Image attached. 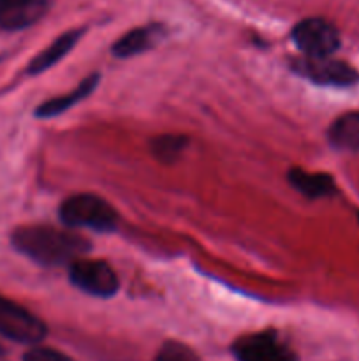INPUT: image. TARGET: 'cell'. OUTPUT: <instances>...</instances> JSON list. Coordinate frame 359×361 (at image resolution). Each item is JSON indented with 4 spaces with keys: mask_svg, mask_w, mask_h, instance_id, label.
I'll return each instance as SVG.
<instances>
[{
    "mask_svg": "<svg viewBox=\"0 0 359 361\" xmlns=\"http://www.w3.org/2000/svg\"><path fill=\"white\" fill-rule=\"evenodd\" d=\"M187 145H189L187 137L178 136V134H165V136L155 137L151 143V152L158 161L172 162L182 155Z\"/></svg>",
    "mask_w": 359,
    "mask_h": 361,
    "instance_id": "obj_14",
    "label": "cell"
},
{
    "mask_svg": "<svg viewBox=\"0 0 359 361\" xmlns=\"http://www.w3.org/2000/svg\"><path fill=\"white\" fill-rule=\"evenodd\" d=\"M23 361H74L69 356L48 348H35L23 356Z\"/></svg>",
    "mask_w": 359,
    "mask_h": 361,
    "instance_id": "obj_16",
    "label": "cell"
},
{
    "mask_svg": "<svg viewBox=\"0 0 359 361\" xmlns=\"http://www.w3.org/2000/svg\"><path fill=\"white\" fill-rule=\"evenodd\" d=\"M164 35L165 28L162 27V25H144V27L134 28V30L122 35V37L113 44L111 51L113 55L118 56V59H129V56L141 55V53L148 51V49H151L153 46H157L158 42L164 39Z\"/></svg>",
    "mask_w": 359,
    "mask_h": 361,
    "instance_id": "obj_9",
    "label": "cell"
},
{
    "mask_svg": "<svg viewBox=\"0 0 359 361\" xmlns=\"http://www.w3.org/2000/svg\"><path fill=\"white\" fill-rule=\"evenodd\" d=\"M13 245L41 267H70L92 247L83 236L53 226L20 228L14 231Z\"/></svg>",
    "mask_w": 359,
    "mask_h": 361,
    "instance_id": "obj_1",
    "label": "cell"
},
{
    "mask_svg": "<svg viewBox=\"0 0 359 361\" xmlns=\"http://www.w3.org/2000/svg\"><path fill=\"white\" fill-rule=\"evenodd\" d=\"M60 221L67 228H84L99 233H109L116 228L118 214L102 197L94 194H76L60 207Z\"/></svg>",
    "mask_w": 359,
    "mask_h": 361,
    "instance_id": "obj_2",
    "label": "cell"
},
{
    "mask_svg": "<svg viewBox=\"0 0 359 361\" xmlns=\"http://www.w3.org/2000/svg\"><path fill=\"white\" fill-rule=\"evenodd\" d=\"M289 183L308 200H319V197L333 196L336 192L333 176L326 173H308L294 168L289 171Z\"/></svg>",
    "mask_w": 359,
    "mask_h": 361,
    "instance_id": "obj_12",
    "label": "cell"
},
{
    "mask_svg": "<svg viewBox=\"0 0 359 361\" xmlns=\"http://www.w3.org/2000/svg\"><path fill=\"white\" fill-rule=\"evenodd\" d=\"M48 334L46 324L13 300L0 296V335L18 344H39Z\"/></svg>",
    "mask_w": 359,
    "mask_h": 361,
    "instance_id": "obj_4",
    "label": "cell"
},
{
    "mask_svg": "<svg viewBox=\"0 0 359 361\" xmlns=\"http://www.w3.org/2000/svg\"><path fill=\"white\" fill-rule=\"evenodd\" d=\"M153 361H201V358L189 345L176 341H169L162 345Z\"/></svg>",
    "mask_w": 359,
    "mask_h": 361,
    "instance_id": "obj_15",
    "label": "cell"
},
{
    "mask_svg": "<svg viewBox=\"0 0 359 361\" xmlns=\"http://www.w3.org/2000/svg\"><path fill=\"white\" fill-rule=\"evenodd\" d=\"M291 39L303 56L324 59L340 48V32L324 18H305L294 25Z\"/></svg>",
    "mask_w": 359,
    "mask_h": 361,
    "instance_id": "obj_3",
    "label": "cell"
},
{
    "mask_svg": "<svg viewBox=\"0 0 359 361\" xmlns=\"http://www.w3.org/2000/svg\"><path fill=\"white\" fill-rule=\"evenodd\" d=\"M99 80H101L99 74H90V76L84 78V80L81 81L73 92H69V94L60 95V97L49 99V101L42 102V104L35 109V116H37V118H53V116L62 115V113H65L67 109L76 106L77 102L87 99L88 95L97 88Z\"/></svg>",
    "mask_w": 359,
    "mask_h": 361,
    "instance_id": "obj_11",
    "label": "cell"
},
{
    "mask_svg": "<svg viewBox=\"0 0 359 361\" xmlns=\"http://www.w3.org/2000/svg\"><path fill=\"white\" fill-rule=\"evenodd\" d=\"M53 0H0V27L21 30L37 23L49 11Z\"/></svg>",
    "mask_w": 359,
    "mask_h": 361,
    "instance_id": "obj_8",
    "label": "cell"
},
{
    "mask_svg": "<svg viewBox=\"0 0 359 361\" xmlns=\"http://www.w3.org/2000/svg\"><path fill=\"white\" fill-rule=\"evenodd\" d=\"M292 71L305 80L324 87H352L359 81V73L352 66L341 60L324 56L310 59L301 56L291 63Z\"/></svg>",
    "mask_w": 359,
    "mask_h": 361,
    "instance_id": "obj_6",
    "label": "cell"
},
{
    "mask_svg": "<svg viewBox=\"0 0 359 361\" xmlns=\"http://www.w3.org/2000/svg\"><path fill=\"white\" fill-rule=\"evenodd\" d=\"M327 141L338 152H359V111L338 116L327 130Z\"/></svg>",
    "mask_w": 359,
    "mask_h": 361,
    "instance_id": "obj_13",
    "label": "cell"
},
{
    "mask_svg": "<svg viewBox=\"0 0 359 361\" xmlns=\"http://www.w3.org/2000/svg\"><path fill=\"white\" fill-rule=\"evenodd\" d=\"M84 34V28H74V30L63 32L60 37H56L51 44L48 46L46 49H42L30 63H28L27 73L35 76V74H41L44 71H48L49 67H53L55 63H58L67 53L73 51L74 46L77 44L81 37Z\"/></svg>",
    "mask_w": 359,
    "mask_h": 361,
    "instance_id": "obj_10",
    "label": "cell"
},
{
    "mask_svg": "<svg viewBox=\"0 0 359 361\" xmlns=\"http://www.w3.org/2000/svg\"><path fill=\"white\" fill-rule=\"evenodd\" d=\"M236 361H299L298 355L277 331H257L238 338L232 345Z\"/></svg>",
    "mask_w": 359,
    "mask_h": 361,
    "instance_id": "obj_7",
    "label": "cell"
},
{
    "mask_svg": "<svg viewBox=\"0 0 359 361\" xmlns=\"http://www.w3.org/2000/svg\"><path fill=\"white\" fill-rule=\"evenodd\" d=\"M70 284L80 291L97 298H111L120 288L118 277L108 263L99 259L74 261L69 267Z\"/></svg>",
    "mask_w": 359,
    "mask_h": 361,
    "instance_id": "obj_5",
    "label": "cell"
}]
</instances>
